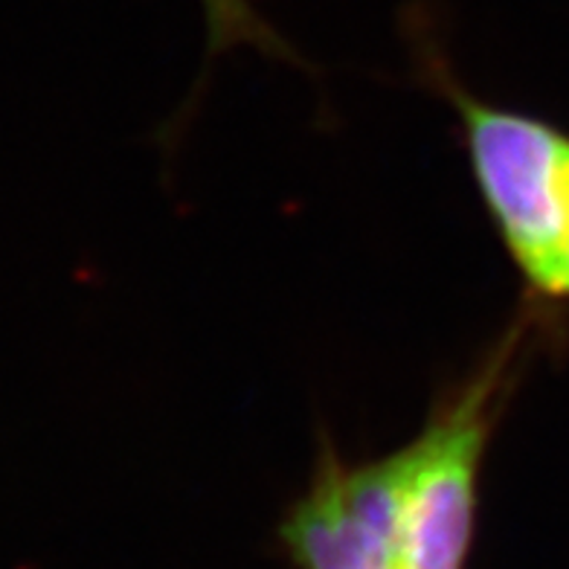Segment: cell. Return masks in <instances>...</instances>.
I'll list each match as a JSON object with an SVG mask.
<instances>
[{"label":"cell","instance_id":"cell-1","mask_svg":"<svg viewBox=\"0 0 569 569\" xmlns=\"http://www.w3.org/2000/svg\"><path fill=\"white\" fill-rule=\"evenodd\" d=\"M421 68L457 111L473 187L502 248L529 291L552 300L569 264V134L471 93L427 41Z\"/></svg>","mask_w":569,"mask_h":569},{"label":"cell","instance_id":"cell-2","mask_svg":"<svg viewBox=\"0 0 569 569\" xmlns=\"http://www.w3.org/2000/svg\"><path fill=\"white\" fill-rule=\"evenodd\" d=\"M279 538L297 569H405L390 453L352 462L322 439L315 477L284 511Z\"/></svg>","mask_w":569,"mask_h":569},{"label":"cell","instance_id":"cell-3","mask_svg":"<svg viewBox=\"0 0 569 569\" xmlns=\"http://www.w3.org/2000/svg\"><path fill=\"white\" fill-rule=\"evenodd\" d=\"M203 7L210 18V36L216 50L227 44H256L273 53L282 44V38L256 16L248 7V0H203Z\"/></svg>","mask_w":569,"mask_h":569},{"label":"cell","instance_id":"cell-4","mask_svg":"<svg viewBox=\"0 0 569 569\" xmlns=\"http://www.w3.org/2000/svg\"><path fill=\"white\" fill-rule=\"evenodd\" d=\"M563 297H569V264L561 273V279H558V288H555L552 300H563Z\"/></svg>","mask_w":569,"mask_h":569}]
</instances>
